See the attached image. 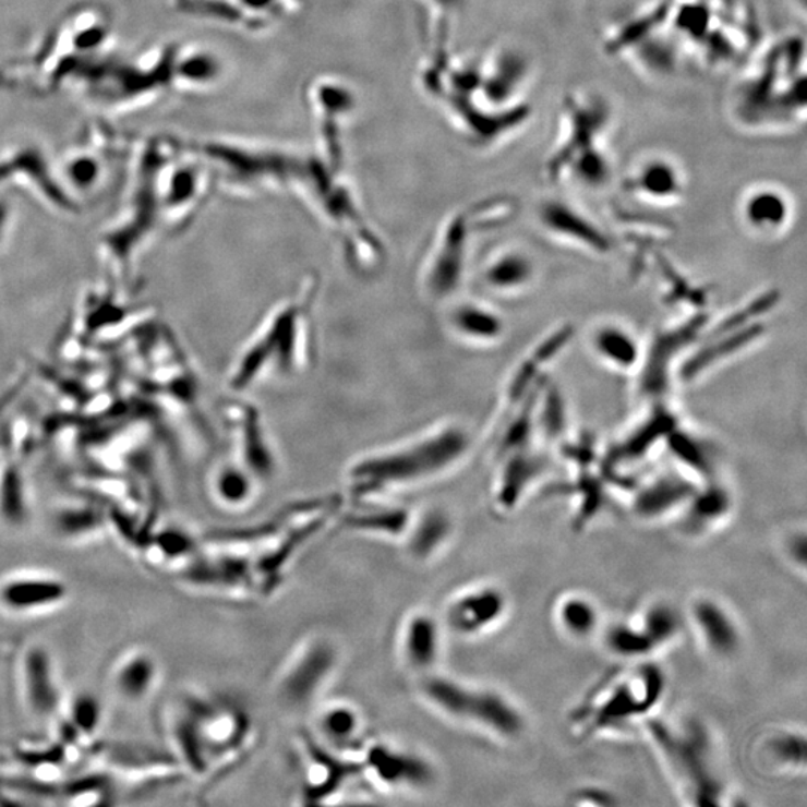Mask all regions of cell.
<instances>
[{"label": "cell", "instance_id": "1", "mask_svg": "<svg viewBox=\"0 0 807 807\" xmlns=\"http://www.w3.org/2000/svg\"><path fill=\"white\" fill-rule=\"evenodd\" d=\"M473 450V435L454 419L435 421L397 442L363 451L347 467L350 502L390 499L449 478Z\"/></svg>", "mask_w": 807, "mask_h": 807}, {"label": "cell", "instance_id": "2", "mask_svg": "<svg viewBox=\"0 0 807 807\" xmlns=\"http://www.w3.org/2000/svg\"><path fill=\"white\" fill-rule=\"evenodd\" d=\"M318 292V277H305L297 292L266 313L232 363L229 386L233 393L298 377L312 365L313 312Z\"/></svg>", "mask_w": 807, "mask_h": 807}, {"label": "cell", "instance_id": "3", "mask_svg": "<svg viewBox=\"0 0 807 807\" xmlns=\"http://www.w3.org/2000/svg\"><path fill=\"white\" fill-rule=\"evenodd\" d=\"M168 734L181 769L212 778L245 757L256 724L244 706L229 698L183 694L169 712Z\"/></svg>", "mask_w": 807, "mask_h": 807}, {"label": "cell", "instance_id": "4", "mask_svg": "<svg viewBox=\"0 0 807 807\" xmlns=\"http://www.w3.org/2000/svg\"><path fill=\"white\" fill-rule=\"evenodd\" d=\"M423 703L444 720L502 740H516L527 728L518 706L496 689L484 688L435 670L418 677Z\"/></svg>", "mask_w": 807, "mask_h": 807}, {"label": "cell", "instance_id": "5", "mask_svg": "<svg viewBox=\"0 0 807 807\" xmlns=\"http://www.w3.org/2000/svg\"><path fill=\"white\" fill-rule=\"evenodd\" d=\"M496 221H499L496 213L474 209L455 214L439 226L427 242L415 273L418 288L425 300L442 305L458 297L466 282L474 233Z\"/></svg>", "mask_w": 807, "mask_h": 807}, {"label": "cell", "instance_id": "6", "mask_svg": "<svg viewBox=\"0 0 807 807\" xmlns=\"http://www.w3.org/2000/svg\"><path fill=\"white\" fill-rule=\"evenodd\" d=\"M646 724L653 744L692 803L701 806L721 805L724 788L710 761L712 757L703 730L689 726L679 732L665 722L652 720Z\"/></svg>", "mask_w": 807, "mask_h": 807}, {"label": "cell", "instance_id": "7", "mask_svg": "<svg viewBox=\"0 0 807 807\" xmlns=\"http://www.w3.org/2000/svg\"><path fill=\"white\" fill-rule=\"evenodd\" d=\"M341 664V648L329 636H313L290 657L276 682V697L293 712L313 708Z\"/></svg>", "mask_w": 807, "mask_h": 807}, {"label": "cell", "instance_id": "8", "mask_svg": "<svg viewBox=\"0 0 807 807\" xmlns=\"http://www.w3.org/2000/svg\"><path fill=\"white\" fill-rule=\"evenodd\" d=\"M599 104L597 100H570L565 108L567 140L561 145L552 164L555 176L568 169L571 177L588 188H600L611 176L604 152L597 144L607 117Z\"/></svg>", "mask_w": 807, "mask_h": 807}, {"label": "cell", "instance_id": "9", "mask_svg": "<svg viewBox=\"0 0 807 807\" xmlns=\"http://www.w3.org/2000/svg\"><path fill=\"white\" fill-rule=\"evenodd\" d=\"M665 679L652 664L641 665L628 677L612 685L583 713L587 733L609 732L631 725L658 704L663 697Z\"/></svg>", "mask_w": 807, "mask_h": 807}, {"label": "cell", "instance_id": "10", "mask_svg": "<svg viewBox=\"0 0 807 807\" xmlns=\"http://www.w3.org/2000/svg\"><path fill=\"white\" fill-rule=\"evenodd\" d=\"M357 758L369 788L419 794L437 785L438 770L434 762L406 746L370 737Z\"/></svg>", "mask_w": 807, "mask_h": 807}, {"label": "cell", "instance_id": "11", "mask_svg": "<svg viewBox=\"0 0 807 807\" xmlns=\"http://www.w3.org/2000/svg\"><path fill=\"white\" fill-rule=\"evenodd\" d=\"M221 415L232 443L233 461L266 486L280 475L281 461L260 409L244 399H228Z\"/></svg>", "mask_w": 807, "mask_h": 807}, {"label": "cell", "instance_id": "12", "mask_svg": "<svg viewBox=\"0 0 807 807\" xmlns=\"http://www.w3.org/2000/svg\"><path fill=\"white\" fill-rule=\"evenodd\" d=\"M301 805L322 806L340 802L350 790L363 781L358 758L341 756L326 748L312 736L302 734Z\"/></svg>", "mask_w": 807, "mask_h": 807}, {"label": "cell", "instance_id": "13", "mask_svg": "<svg viewBox=\"0 0 807 807\" xmlns=\"http://www.w3.org/2000/svg\"><path fill=\"white\" fill-rule=\"evenodd\" d=\"M20 703L32 720L56 721L62 710L58 665L50 649L40 643L24 645L15 660Z\"/></svg>", "mask_w": 807, "mask_h": 807}, {"label": "cell", "instance_id": "14", "mask_svg": "<svg viewBox=\"0 0 807 807\" xmlns=\"http://www.w3.org/2000/svg\"><path fill=\"white\" fill-rule=\"evenodd\" d=\"M71 597L62 577L43 571H14L0 577V612L31 619L59 611Z\"/></svg>", "mask_w": 807, "mask_h": 807}, {"label": "cell", "instance_id": "15", "mask_svg": "<svg viewBox=\"0 0 807 807\" xmlns=\"http://www.w3.org/2000/svg\"><path fill=\"white\" fill-rule=\"evenodd\" d=\"M507 613L506 592L496 585H479L451 597L444 605L439 621L444 631L462 639H473L498 627Z\"/></svg>", "mask_w": 807, "mask_h": 807}, {"label": "cell", "instance_id": "16", "mask_svg": "<svg viewBox=\"0 0 807 807\" xmlns=\"http://www.w3.org/2000/svg\"><path fill=\"white\" fill-rule=\"evenodd\" d=\"M706 323L708 317L700 314L675 328L661 330L653 337L648 352L640 359L639 389L645 397L660 399L669 394L673 363L696 342L703 333Z\"/></svg>", "mask_w": 807, "mask_h": 807}, {"label": "cell", "instance_id": "17", "mask_svg": "<svg viewBox=\"0 0 807 807\" xmlns=\"http://www.w3.org/2000/svg\"><path fill=\"white\" fill-rule=\"evenodd\" d=\"M442 621L427 611L411 612L399 628V655L404 667L415 677L438 670L443 653Z\"/></svg>", "mask_w": 807, "mask_h": 807}, {"label": "cell", "instance_id": "18", "mask_svg": "<svg viewBox=\"0 0 807 807\" xmlns=\"http://www.w3.org/2000/svg\"><path fill=\"white\" fill-rule=\"evenodd\" d=\"M414 510L390 499H366L352 502V507L345 508L338 515L337 522L342 530L373 537V539L402 542L413 519Z\"/></svg>", "mask_w": 807, "mask_h": 807}, {"label": "cell", "instance_id": "19", "mask_svg": "<svg viewBox=\"0 0 807 807\" xmlns=\"http://www.w3.org/2000/svg\"><path fill=\"white\" fill-rule=\"evenodd\" d=\"M442 305L447 333L463 345H495L506 333L502 314L482 301L455 297Z\"/></svg>", "mask_w": 807, "mask_h": 807}, {"label": "cell", "instance_id": "20", "mask_svg": "<svg viewBox=\"0 0 807 807\" xmlns=\"http://www.w3.org/2000/svg\"><path fill=\"white\" fill-rule=\"evenodd\" d=\"M312 736L326 748L341 756L357 758L366 742L365 716L347 701L325 704L316 713Z\"/></svg>", "mask_w": 807, "mask_h": 807}, {"label": "cell", "instance_id": "21", "mask_svg": "<svg viewBox=\"0 0 807 807\" xmlns=\"http://www.w3.org/2000/svg\"><path fill=\"white\" fill-rule=\"evenodd\" d=\"M160 680L161 665L148 649H129L111 665V689L123 703L141 704L150 700Z\"/></svg>", "mask_w": 807, "mask_h": 807}, {"label": "cell", "instance_id": "22", "mask_svg": "<svg viewBox=\"0 0 807 807\" xmlns=\"http://www.w3.org/2000/svg\"><path fill=\"white\" fill-rule=\"evenodd\" d=\"M498 471L492 487V504L499 514H510L546 468V461L530 447L495 459Z\"/></svg>", "mask_w": 807, "mask_h": 807}, {"label": "cell", "instance_id": "23", "mask_svg": "<svg viewBox=\"0 0 807 807\" xmlns=\"http://www.w3.org/2000/svg\"><path fill=\"white\" fill-rule=\"evenodd\" d=\"M691 623L698 639L712 655L732 658L740 651L742 635L736 619L720 601L701 597L691 605Z\"/></svg>", "mask_w": 807, "mask_h": 807}, {"label": "cell", "instance_id": "24", "mask_svg": "<svg viewBox=\"0 0 807 807\" xmlns=\"http://www.w3.org/2000/svg\"><path fill=\"white\" fill-rule=\"evenodd\" d=\"M455 535V522L446 508L431 506L415 511L402 539L406 554L415 563H431L442 555Z\"/></svg>", "mask_w": 807, "mask_h": 807}, {"label": "cell", "instance_id": "25", "mask_svg": "<svg viewBox=\"0 0 807 807\" xmlns=\"http://www.w3.org/2000/svg\"><path fill=\"white\" fill-rule=\"evenodd\" d=\"M697 487L688 479L676 474H664L643 484L633 499V511L637 518L655 522L665 516L682 510Z\"/></svg>", "mask_w": 807, "mask_h": 807}, {"label": "cell", "instance_id": "26", "mask_svg": "<svg viewBox=\"0 0 807 807\" xmlns=\"http://www.w3.org/2000/svg\"><path fill=\"white\" fill-rule=\"evenodd\" d=\"M540 220L555 236L567 238L592 252H611L612 242L599 226L582 213L561 201H549L540 208Z\"/></svg>", "mask_w": 807, "mask_h": 807}, {"label": "cell", "instance_id": "27", "mask_svg": "<svg viewBox=\"0 0 807 807\" xmlns=\"http://www.w3.org/2000/svg\"><path fill=\"white\" fill-rule=\"evenodd\" d=\"M764 334V323L756 322L750 323L748 326H744V328L710 335L712 340H710L708 345L701 347L697 353H694L692 357L685 362V365H682V381H696L698 375L706 373V371L715 366L716 363L726 361V359L742 352L746 347L752 346L754 342L760 340Z\"/></svg>", "mask_w": 807, "mask_h": 807}, {"label": "cell", "instance_id": "28", "mask_svg": "<svg viewBox=\"0 0 807 807\" xmlns=\"http://www.w3.org/2000/svg\"><path fill=\"white\" fill-rule=\"evenodd\" d=\"M209 496L225 510H245L256 502L262 484L232 458L217 463L208 480Z\"/></svg>", "mask_w": 807, "mask_h": 807}, {"label": "cell", "instance_id": "29", "mask_svg": "<svg viewBox=\"0 0 807 807\" xmlns=\"http://www.w3.org/2000/svg\"><path fill=\"white\" fill-rule=\"evenodd\" d=\"M141 546L144 558L153 567L167 568L176 573L191 563L202 549L197 537L179 525H167L160 530L150 532L147 542Z\"/></svg>", "mask_w": 807, "mask_h": 807}, {"label": "cell", "instance_id": "30", "mask_svg": "<svg viewBox=\"0 0 807 807\" xmlns=\"http://www.w3.org/2000/svg\"><path fill=\"white\" fill-rule=\"evenodd\" d=\"M571 326L558 329V333L551 335L546 341L537 347L530 358L525 359L522 365L515 371L514 377L508 383L506 397H504L503 411L514 409L528 394L532 387L540 382V371L543 363L552 361L570 342L573 337Z\"/></svg>", "mask_w": 807, "mask_h": 807}, {"label": "cell", "instance_id": "31", "mask_svg": "<svg viewBox=\"0 0 807 807\" xmlns=\"http://www.w3.org/2000/svg\"><path fill=\"white\" fill-rule=\"evenodd\" d=\"M677 426L675 414L667 409H658L627 438L613 447L609 454V466H624L645 458L657 446L664 442Z\"/></svg>", "mask_w": 807, "mask_h": 807}, {"label": "cell", "instance_id": "32", "mask_svg": "<svg viewBox=\"0 0 807 807\" xmlns=\"http://www.w3.org/2000/svg\"><path fill=\"white\" fill-rule=\"evenodd\" d=\"M534 276L530 256L518 250H507L492 256L480 269V280L495 293H514L527 288Z\"/></svg>", "mask_w": 807, "mask_h": 807}, {"label": "cell", "instance_id": "33", "mask_svg": "<svg viewBox=\"0 0 807 807\" xmlns=\"http://www.w3.org/2000/svg\"><path fill=\"white\" fill-rule=\"evenodd\" d=\"M732 495L715 482L703 490H696L684 510L685 530L691 534H703L728 518L732 511Z\"/></svg>", "mask_w": 807, "mask_h": 807}, {"label": "cell", "instance_id": "34", "mask_svg": "<svg viewBox=\"0 0 807 807\" xmlns=\"http://www.w3.org/2000/svg\"><path fill=\"white\" fill-rule=\"evenodd\" d=\"M107 523L100 508L91 504H70L52 515L51 530L63 542H81L103 534Z\"/></svg>", "mask_w": 807, "mask_h": 807}, {"label": "cell", "instance_id": "35", "mask_svg": "<svg viewBox=\"0 0 807 807\" xmlns=\"http://www.w3.org/2000/svg\"><path fill=\"white\" fill-rule=\"evenodd\" d=\"M631 184L633 191L655 201L676 200L682 192L679 169L673 161L665 159L646 160L637 169Z\"/></svg>", "mask_w": 807, "mask_h": 807}, {"label": "cell", "instance_id": "36", "mask_svg": "<svg viewBox=\"0 0 807 807\" xmlns=\"http://www.w3.org/2000/svg\"><path fill=\"white\" fill-rule=\"evenodd\" d=\"M746 224L757 231L773 232L784 228L790 217V204L784 193L762 188L745 200Z\"/></svg>", "mask_w": 807, "mask_h": 807}, {"label": "cell", "instance_id": "37", "mask_svg": "<svg viewBox=\"0 0 807 807\" xmlns=\"http://www.w3.org/2000/svg\"><path fill=\"white\" fill-rule=\"evenodd\" d=\"M29 499L19 468H0V523L10 530H20L29 522Z\"/></svg>", "mask_w": 807, "mask_h": 807}, {"label": "cell", "instance_id": "38", "mask_svg": "<svg viewBox=\"0 0 807 807\" xmlns=\"http://www.w3.org/2000/svg\"><path fill=\"white\" fill-rule=\"evenodd\" d=\"M555 615L561 629L571 639H588L599 629V609L587 597L576 594L564 597L556 605Z\"/></svg>", "mask_w": 807, "mask_h": 807}, {"label": "cell", "instance_id": "39", "mask_svg": "<svg viewBox=\"0 0 807 807\" xmlns=\"http://www.w3.org/2000/svg\"><path fill=\"white\" fill-rule=\"evenodd\" d=\"M594 349L605 362L621 370L633 369L641 359L636 338L621 326L605 325L597 330Z\"/></svg>", "mask_w": 807, "mask_h": 807}, {"label": "cell", "instance_id": "40", "mask_svg": "<svg viewBox=\"0 0 807 807\" xmlns=\"http://www.w3.org/2000/svg\"><path fill=\"white\" fill-rule=\"evenodd\" d=\"M604 645L609 652L624 660H645L658 651L637 621L612 624L605 631Z\"/></svg>", "mask_w": 807, "mask_h": 807}, {"label": "cell", "instance_id": "41", "mask_svg": "<svg viewBox=\"0 0 807 807\" xmlns=\"http://www.w3.org/2000/svg\"><path fill=\"white\" fill-rule=\"evenodd\" d=\"M665 442H667L670 450L675 455L677 461L688 467L689 471L701 475L706 480H712L713 473H715V462H713L712 450L703 439L684 433V431L677 430L676 426L665 438Z\"/></svg>", "mask_w": 807, "mask_h": 807}, {"label": "cell", "instance_id": "42", "mask_svg": "<svg viewBox=\"0 0 807 807\" xmlns=\"http://www.w3.org/2000/svg\"><path fill=\"white\" fill-rule=\"evenodd\" d=\"M640 627L645 629L646 635L651 637L658 651L673 643L679 636L682 621L679 613L670 604L653 603L649 605L639 619H636Z\"/></svg>", "mask_w": 807, "mask_h": 807}, {"label": "cell", "instance_id": "43", "mask_svg": "<svg viewBox=\"0 0 807 807\" xmlns=\"http://www.w3.org/2000/svg\"><path fill=\"white\" fill-rule=\"evenodd\" d=\"M766 750L774 764L786 770H805L806 738L803 734L794 732L774 734L766 745Z\"/></svg>", "mask_w": 807, "mask_h": 807}, {"label": "cell", "instance_id": "44", "mask_svg": "<svg viewBox=\"0 0 807 807\" xmlns=\"http://www.w3.org/2000/svg\"><path fill=\"white\" fill-rule=\"evenodd\" d=\"M779 301V293L774 290L762 293L761 297L750 301L744 309H738L737 312L730 314L725 321H722L710 335H716L726 333V330H734L744 328V326L750 325V323L758 322L757 318L764 316V314L772 312Z\"/></svg>", "mask_w": 807, "mask_h": 807}, {"label": "cell", "instance_id": "45", "mask_svg": "<svg viewBox=\"0 0 807 807\" xmlns=\"http://www.w3.org/2000/svg\"><path fill=\"white\" fill-rule=\"evenodd\" d=\"M544 427L549 434H558L564 430L565 414L563 399L558 394L549 393L544 401Z\"/></svg>", "mask_w": 807, "mask_h": 807}, {"label": "cell", "instance_id": "46", "mask_svg": "<svg viewBox=\"0 0 807 807\" xmlns=\"http://www.w3.org/2000/svg\"><path fill=\"white\" fill-rule=\"evenodd\" d=\"M788 554L791 558L800 563L802 567L806 564V537L805 534L791 537L788 542Z\"/></svg>", "mask_w": 807, "mask_h": 807}]
</instances>
